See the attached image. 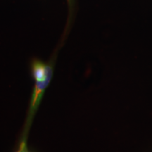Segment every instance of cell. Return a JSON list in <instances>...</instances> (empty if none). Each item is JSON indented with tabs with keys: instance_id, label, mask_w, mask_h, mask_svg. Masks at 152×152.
<instances>
[{
	"instance_id": "7a4b0ae2",
	"label": "cell",
	"mask_w": 152,
	"mask_h": 152,
	"mask_svg": "<svg viewBox=\"0 0 152 152\" xmlns=\"http://www.w3.org/2000/svg\"><path fill=\"white\" fill-rule=\"evenodd\" d=\"M17 152H29L27 148V144H26V139H22L20 147Z\"/></svg>"
},
{
	"instance_id": "6da1fadb",
	"label": "cell",
	"mask_w": 152,
	"mask_h": 152,
	"mask_svg": "<svg viewBox=\"0 0 152 152\" xmlns=\"http://www.w3.org/2000/svg\"><path fill=\"white\" fill-rule=\"evenodd\" d=\"M31 71L32 75L35 80V87L32 94L24 130L23 131V139H26L45 91L52 80L53 67L49 64H45L39 60H34L31 65Z\"/></svg>"
}]
</instances>
